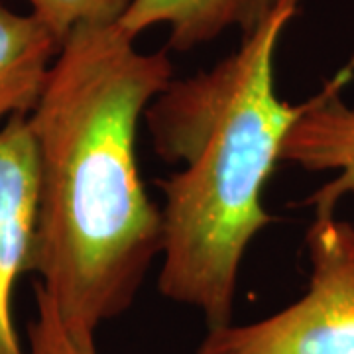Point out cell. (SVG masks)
Segmentation results:
<instances>
[{
  "label": "cell",
  "instance_id": "cell-1",
  "mask_svg": "<svg viewBox=\"0 0 354 354\" xmlns=\"http://www.w3.org/2000/svg\"><path fill=\"white\" fill-rule=\"evenodd\" d=\"M171 79L167 51H140L118 22L81 26L28 114L39 193L32 274L85 344L127 313L162 256L164 218L142 183L136 136Z\"/></svg>",
  "mask_w": 354,
  "mask_h": 354
},
{
  "label": "cell",
  "instance_id": "cell-2",
  "mask_svg": "<svg viewBox=\"0 0 354 354\" xmlns=\"http://www.w3.org/2000/svg\"><path fill=\"white\" fill-rule=\"evenodd\" d=\"M299 0L278 8L211 69L177 79L144 114L156 153L179 171L160 181L164 244L158 286L199 311L209 329L232 323L248 246L272 223L262 193L305 102L279 99L274 62Z\"/></svg>",
  "mask_w": 354,
  "mask_h": 354
},
{
  "label": "cell",
  "instance_id": "cell-3",
  "mask_svg": "<svg viewBox=\"0 0 354 354\" xmlns=\"http://www.w3.org/2000/svg\"><path fill=\"white\" fill-rule=\"evenodd\" d=\"M309 286L272 315L207 330L197 354H354V225L315 215L307 230Z\"/></svg>",
  "mask_w": 354,
  "mask_h": 354
},
{
  "label": "cell",
  "instance_id": "cell-4",
  "mask_svg": "<svg viewBox=\"0 0 354 354\" xmlns=\"http://www.w3.org/2000/svg\"><path fill=\"white\" fill-rule=\"evenodd\" d=\"M38 160L28 116L0 124V354H26L14 325V290L32 274L38 230Z\"/></svg>",
  "mask_w": 354,
  "mask_h": 354
},
{
  "label": "cell",
  "instance_id": "cell-5",
  "mask_svg": "<svg viewBox=\"0 0 354 354\" xmlns=\"http://www.w3.org/2000/svg\"><path fill=\"white\" fill-rule=\"evenodd\" d=\"M348 71L337 75L305 102V111L283 142L281 162L305 171L333 174L307 205L315 215L335 213L341 199L354 193V109L342 101Z\"/></svg>",
  "mask_w": 354,
  "mask_h": 354
},
{
  "label": "cell",
  "instance_id": "cell-6",
  "mask_svg": "<svg viewBox=\"0 0 354 354\" xmlns=\"http://www.w3.org/2000/svg\"><path fill=\"white\" fill-rule=\"evenodd\" d=\"M279 4L281 0H132L118 26L134 39L162 26L167 30V48L191 51L228 30L250 34Z\"/></svg>",
  "mask_w": 354,
  "mask_h": 354
},
{
  "label": "cell",
  "instance_id": "cell-7",
  "mask_svg": "<svg viewBox=\"0 0 354 354\" xmlns=\"http://www.w3.org/2000/svg\"><path fill=\"white\" fill-rule=\"evenodd\" d=\"M59 46L34 14L14 12L0 0V124L32 113Z\"/></svg>",
  "mask_w": 354,
  "mask_h": 354
},
{
  "label": "cell",
  "instance_id": "cell-8",
  "mask_svg": "<svg viewBox=\"0 0 354 354\" xmlns=\"http://www.w3.org/2000/svg\"><path fill=\"white\" fill-rule=\"evenodd\" d=\"M30 12L64 41L81 26L114 24L127 12L132 0H26Z\"/></svg>",
  "mask_w": 354,
  "mask_h": 354
},
{
  "label": "cell",
  "instance_id": "cell-9",
  "mask_svg": "<svg viewBox=\"0 0 354 354\" xmlns=\"http://www.w3.org/2000/svg\"><path fill=\"white\" fill-rule=\"evenodd\" d=\"M36 319L28 327L26 354H97L95 344H85L65 329L55 305L36 286Z\"/></svg>",
  "mask_w": 354,
  "mask_h": 354
}]
</instances>
